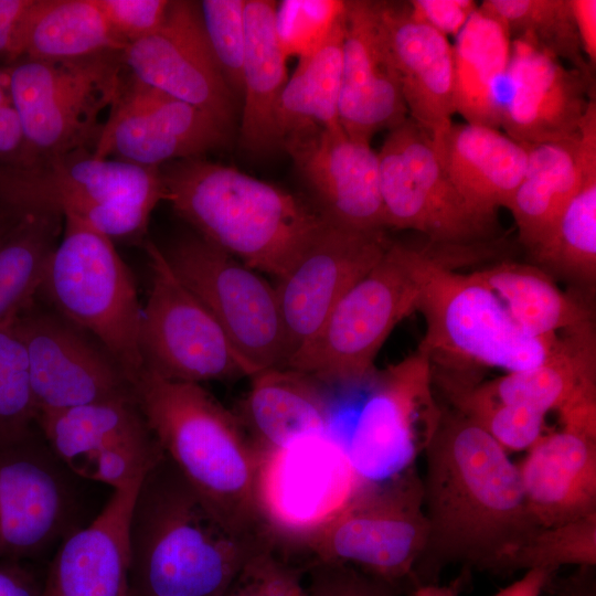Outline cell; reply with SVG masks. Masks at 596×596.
<instances>
[{
    "instance_id": "35",
    "label": "cell",
    "mask_w": 596,
    "mask_h": 596,
    "mask_svg": "<svg viewBox=\"0 0 596 596\" xmlns=\"http://www.w3.org/2000/svg\"><path fill=\"white\" fill-rule=\"evenodd\" d=\"M473 275L531 337H552L561 330L593 322L594 313L586 299L563 291L551 275L532 263L503 259Z\"/></svg>"
},
{
    "instance_id": "8",
    "label": "cell",
    "mask_w": 596,
    "mask_h": 596,
    "mask_svg": "<svg viewBox=\"0 0 596 596\" xmlns=\"http://www.w3.org/2000/svg\"><path fill=\"white\" fill-rule=\"evenodd\" d=\"M63 219L39 292L54 311L92 336L132 385L143 369L139 348L142 307L134 277L110 238L79 220Z\"/></svg>"
},
{
    "instance_id": "6",
    "label": "cell",
    "mask_w": 596,
    "mask_h": 596,
    "mask_svg": "<svg viewBox=\"0 0 596 596\" xmlns=\"http://www.w3.org/2000/svg\"><path fill=\"white\" fill-rule=\"evenodd\" d=\"M0 200L15 214L74 217L113 241L145 233L163 189L159 168L81 150L25 167L0 166Z\"/></svg>"
},
{
    "instance_id": "49",
    "label": "cell",
    "mask_w": 596,
    "mask_h": 596,
    "mask_svg": "<svg viewBox=\"0 0 596 596\" xmlns=\"http://www.w3.org/2000/svg\"><path fill=\"white\" fill-rule=\"evenodd\" d=\"M24 134L12 103L0 107V166L14 167L21 162Z\"/></svg>"
},
{
    "instance_id": "44",
    "label": "cell",
    "mask_w": 596,
    "mask_h": 596,
    "mask_svg": "<svg viewBox=\"0 0 596 596\" xmlns=\"http://www.w3.org/2000/svg\"><path fill=\"white\" fill-rule=\"evenodd\" d=\"M345 9V0H283L277 2L275 30L287 57H302L330 34Z\"/></svg>"
},
{
    "instance_id": "23",
    "label": "cell",
    "mask_w": 596,
    "mask_h": 596,
    "mask_svg": "<svg viewBox=\"0 0 596 596\" xmlns=\"http://www.w3.org/2000/svg\"><path fill=\"white\" fill-rule=\"evenodd\" d=\"M286 151L329 221L362 231L387 230L380 188L377 152L349 137L342 127L287 138Z\"/></svg>"
},
{
    "instance_id": "53",
    "label": "cell",
    "mask_w": 596,
    "mask_h": 596,
    "mask_svg": "<svg viewBox=\"0 0 596 596\" xmlns=\"http://www.w3.org/2000/svg\"><path fill=\"white\" fill-rule=\"evenodd\" d=\"M555 571L547 568H532L500 589L494 596H543L544 590L553 578Z\"/></svg>"
},
{
    "instance_id": "9",
    "label": "cell",
    "mask_w": 596,
    "mask_h": 596,
    "mask_svg": "<svg viewBox=\"0 0 596 596\" xmlns=\"http://www.w3.org/2000/svg\"><path fill=\"white\" fill-rule=\"evenodd\" d=\"M6 66L10 99L24 134L30 166L93 151L124 83L120 53L70 61L17 60Z\"/></svg>"
},
{
    "instance_id": "19",
    "label": "cell",
    "mask_w": 596,
    "mask_h": 596,
    "mask_svg": "<svg viewBox=\"0 0 596 596\" xmlns=\"http://www.w3.org/2000/svg\"><path fill=\"white\" fill-rule=\"evenodd\" d=\"M18 323L38 414L134 394L115 359L56 311L33 309L30 302Z\"/></svg>"
},
{
    "instance_id": "7",
    "label": "cell",
    "mask_w": 596,
    "mask_h": 596,
    "mask_svg": "<svg viewBox=\"0 0 596 596\" xmlns=\"http://www.w3.org/2000/svg\"><path fill=\"white\" fill-rule=\"evenodd\" d=\"M427 540L423 482L414 466L383 482H361L336 514L287 551L304 564L351 565L406 592Z\"/></svg>"
},
{
    "instance_id": "20",
    "label": "cell",
    "mask_w": 596,
    "mask_h": 596,
    "mask_svg": "<svg viewBox=\"0 0 596 596\" xmlns=\"http://www.w3.org/2000/svg\"><path fill=\"white\" fill-rule=\"evenodd\" d=\"M68 475L35 434L0 445V561L38 556L73 531Z\"/></svg>"
},
{
    "instance_id": "29",
    "label": "cell",
    "mask_w": 596,
    "mask_h": 596,
    "mask_svg": "<svg viewBox=\"0 0 596 596\" xmlns=\"http://www.w3.org/2000/svg\"><path fill=\"white\" fill-rule=\"evenodd\" d=\"M595 145V99L588 105L577 138L526 145L525 171L508 210L528 253L549 236L578 191L588 151Z\"/></svg>"
},
{
    "instance_id": "14",
    "label": "cell",
    "mask_w": 596,
    "mask_h": 596,
    "mask_svg": "<svg viewBox=\"0 0 596 596\" xmlns=\"http://www.w3.org/2000/svg\"><path fill=\"white\" fill-rule=\"evenodd\" d=\"M150 287L141 308L143 368L175 382L224 381L254 372L212 313L179 279L161 248L146 244Z\"/></svg>"
},
{
    "instance_id": "30",
    "label": "cell",
    "mask_w": 596,
    "mask_h": 596,
    "mask_svg": "<svg viewBox=\"0 0 596 596\" xmlns=\"http://www.w3.org/2000/svg\"><path fill=\"white\" fill-rule=\"evenodd\" d=\"M433 139L450 181L472 207L490 216L509 209L525 171L526 145L468 123H451Z\"/></svg>"
},
{
    "instance_id": "41",
    "label": "cell",
    "mask_w": 596,
    "mask_h": 596,
    "mask_svg": "<svg viewBox=\"0 0 596 596\" xmlns=\"http://www.w3.org/2000/svg\"><path fill=\"white\" fill-rule=\"evenodd\" d=\"M18 315L0 324V445L31 437L36 426L38 406Z\"/></svg>"
},
{
    "instance_id": "13",
    "label": "cell",
    "mask_w": 596,
    "mask_h": 596,
    "mask_svg": "<svg viewBox=\"0 0 596 596\" xmlns=\"http://www.w3.org/2000/svg\"><path fill=\"white\" fill-rule=\"evenodd\" d=\"M347 438L339 444L362 483L390 480L415 466L441 415L430 359L422 349L374 375Z\"/></svg>"
},
{
    "instance_id": "36",
    "label": "cell",
    "mask_w": 596,
    "mask_h": 596,
    "mask_svg": "<svg viewBox=\"0 0 596 596\" xmlns=\"http://www.w3.org/2000/svg\"><path fill=\"white\" fill-rule=\"evenodd\" d=\"M345 11V9H344ZM344 12L327 39L299 62L281 92L276 110L280 150L289 137L322 128H339Z\"/></svg>"
},
{
    "instance_id": "39",
    "label": "cell",
    "mask_w": 596,
    "mask_h": 596,
    "mask_svg": "<svg viewBox=\"0 0 596 596\" xmlns=\"http://www.w3.org/2000/svg\"><path fill=\"white\" fill-rule=\"evenodd\" d=\"M433 384L446 406L480 427L507 453L528 450L543 435L545 414L498 400L472 374L433 368Z\"/></svg>"
},
{
    "instance_id": "31",
    "label": "cell",
    "mask_w": 596,
    "mask_h": 596,
    "mask_svg": "<svg viewBox=\"0 0 596 596\" xmlns=\"http://www.w3.org/2000/svg\"><path fill=\"white\" fill-rule=\"evenodd\" d=\"M551 353L538 365L480 383L507 403L547 412L596 402L594 321L563 331Z\"/></svg>"
},
{
    "instance_id": "17",
    "label": "cell",
    "mask_w": 596,
    "mask_h": 596,
    "mask_svg": "<svg viewBox=\"0 0 596 596\" xmlns=\"http://www.w3.org/2000/svg\"><path fill=\"white\" fill-rule=\"evenodd\" d=\"M391 242L386 230H355L324 217L275 286L288 360L316 337L339 301L381 259Z\"/></svg>"
},
{
    "instance_id": "33",
    "label": "cell",
    "mask_w": 596,
    "mask_h": 596,
    "mask_svg": "<svg viewBox=\"0 0 596 596\" xmlns=\"http://www.w3.org/2000/svg\"><path fill=\"white\" fill-rule=\"evenodd\" d=\"M125 47L95 0H31L7 65L21 58L79 60L120 53Z\"/></svg>"
},
{
    "instance_id": "51",
    "label": "cell",
    "mask_w": 596,
    "mask_h": 596,
    "mask_svg": "<svg viewBox=\"0 0 596 596\" xmlns=\"http://www.w3.org/2000/svg\"><path fill=\"white\" fill-rule=\"evenodd\" d=\"M582 52L592 71L596 65V0H570Z\"/></svg>"
},
{
    "instance_id": "28",
    "label": "cell",
    "mask_w": 596,
    "mask_h": 596,
    "mask_svg": "<svg viewBox=\"0 0 596 596\" xmlns=\"http://www.w3.org/2000/svg\"><path fill=\"white\" fill-rule=\"evenodd\" d=\"M234 413L259 457L331 434L332 407L320 381L288 366L260 370Z\"/></svg>"
},
{
    "instance_id": "38",
    "label": "cell",
    "mask_w": 596,
    "mask_h": 596,
    "mask_svg": "<svg viewBox=\"0 0 596 596\" xmlns=\"http://www.w3.org/2000/svg\"><path fill=\"white\" fill-rule=\"evenodd\" d=\"M17 216L0 233V324L33 301L63 231V216L54 212Z\"/></svg>"
},
{
    "instance_id": "56",
    "label": "cell",
    "mask_w": 596,
    "mask_h": 596,
    "mask_svg": "<svg viewBox=\"0 0 596 596\" xmlns=\"http://www.w3.org/2000/svg\"><path fill=\"white\" fill-rule=\"evenodd\" d=\"M567 596H596L595 585L594 583L581 585L574 588Z\"/></svg>"
},
{
    "instance_id": "40",
    "label": "cell",
    "mask_w": 596,
    "mask_h": 596,
    "mask_svg": "<svg viewBox=\"0 0 596 596\" xmlns=\"http://www.w3.org/2000/svg\"><path fill=\"white\" fill-rule=\"evenodd\" d=\"M479 7L499 19L511 39L531 38L572 68L593 77L581 49L570 0H485Z\"/></svg>"
},
{
    "instance_id": "37",
    "label": "cell",
    "mask_w": 596,
    "mask_h": 596,
    "mask_svg": "<svg viewBox=\"0 0 596 596\" xmlns=\"http://www.w3.org/2000/svg\"><path fill=\"white\" fill-rule=\"evenodd\" d=\"M532 264L589 295L596 283V145L587 155L582 184L549 236L529 252Z\"/></svg>"
},
{
    "instance_id": "48",
    "label": "cell",
    "mask_w": 596,
    "mask_h": 596,
    "mask_svg": "<svg viewBox=\"0 0 596 596\" xmlns=\"http://www.w3.org/2000/svg\"><path fill=\"white\" fill-rule=\"evenodd\" d=\"M412 13L445 36H457L479 4L473 0H411Z\"/></svg>"
},
{
    "instance_id": "34",
    "label": "cell",
    "mask_w": 596,
    "mask_h": 596,
    "mask_svg": "<svg viewBox=\"0 0 596 596\" xmlns=\"http://www.w3.org/2000/svg\"><path fill=\"white\" fill-rule=\"evenodd\" d=\"M510 51L507 28L478 7L453 46L455 109L468 124L501 127Z\"/></svg>"
},
{
    "instance_id": "47",
    "label": "cell",
    "mask_w": 596,
    "mask_h": 596,
    "mask_svg": "<svg viewBox=\"0 0 596 596\" xmlns=\"http://www.w3.org/2000/svg\"><path fill=\"white\" fill-rule=\"evenodd\" d=\"M115 35L127 46L156 32L168 0H95Z\"/></svg>"
},
{
    "instance_id": "15",
    "label": "cell",
    "mask_w": 596,
    "mask_h": 596,
    "mask_svg": "<svg viewBox=\"0 0 596 596\" xmlns=\"http://www.w3.org/2000/svg\"><path fill=\"white\" fill-rule=\"evenodd\" d=\"M36 427L71 475L113 490L141 480L164 455L134 394L39 412Z\"/></svg>"
},
{
    "instance_id": "22",
    "label": "cell",
    "mask_w": 596,
    "mask_h": 596,
    "mask_svg": "<svg viewBox=\"0 0 596 596\" xmlns=\"http://www.w3.org/2000/svg\"><path fill=\"white\" fill-rule=\"evenodd\" d=\"M593 77L565 66L528 36L511 39L501 127L524 145L575 139L589 103Z\"/></svg>"
},
{
    "instance_id": "1",
    "label": "cell",
    "mask_w": 596,
    "mask_h": 596,
    "mask_svg": "<svg viewBox=\"0 0 596 596\" xmlns=\"http://www.w3.org/2000/svg\"><path fill=\"white\" fill-rule=\"evenodd\" d=\"M424 455L428 540L413 582L426 576L429 583L453 563L503 572L508 557L539 529L518 465L486 432L446 405Z\"/></svg>"
},
{
    "instance_id": "5",
    "label": "cell",
    "mask_w": 596,
    "mask_h": 596,
    "mask_svg": "<svg viewBox=\"0 0 596 596\" xmlns=\"http://www.w3.org/2000/svg\"><path fill=\"white\" fill-rule=\"evenodd\" d=\"M132 392L163 453L205 503L236 529L270 534L257 497L259 456L236 415L201 384L146 368Z\"/></svg>"
},
{
    "instance_id": "57",
    "label": "cell",
    "mask_w": 596,
    "mask_h": 596,
    "mask_svg": "<svg viewBox=\"0 0 596 596\" xmlns=\"http://www.w3.org/2000/svg\"><path fill=\"white\" fill-rule=\"evenodd\" d=\"M6 227L3 226V223H2V216L0 214V233L4 230Z\"/></svg>"
},
{
    "instance_id": "2",
    "label": "cell",
    "mask_w": 596,
    "mask_h": 596,
    "mask_svg": "<svg viewBox=\"0 0 596 596\" xmlns=\"http://www.w3.org/2000/svg\"><path fill=\"white\" fill-rule=\"evenodd\" d=\"M274 542L220 518L164 454L131 508L132 596H224L244 564Z\"/></svg>"
},
{
    "instance_id": "42",
    "label": "cell",
    "mask_w": 596,
    "mask_h": 596,
    "mask_svg": "<svg viewBox=\"0 0 596 596\" xmlns=\"http://www.w3.org/2000/svg\"><path fill=\"white\" fill-rule=\"evenodd\" d=\"M596 565V513L536 529L505 561L503 572Z\"/></svg>"
},
{
    "instance_id": "27",
    "label": "cell",
    "mask_w": 596,
    "mask_h": 596,
    "mask_svg": "<svg viewBox=\"0 0 596 596\" xmlns=\"http://www.w3.org/2000/svg\"><path fill=\"white\" fill-rule=\"evenodd\" d=\"M518 465L539 528L596 513V437L561 427L543 434Z\"/></svg>"
},
{
    "instance_id": "25",
    "label": "cell",
    "mask_w": 596,
    "mask_h": 596,
    "mask_svg": "<svg viewBox=\"0 0 596 596\" xmlns=\"http://www.w3.org/2000/svg\"><path fill=\"white\" fill-rule=\"evenodd\" d=\"M141 480L113 490L88 525L61 541L40 596H132L129 519Z\"/></svg>"
},
{
    "instance_id": "50",
    "label": "cell",
    "mask_w": 596,
    "mask_h": 596,
    "mask_svg": "<svg viewBox=\"0 0 596 596\" xmlns=\"http://www.w3.org/2000/svg\"><path fill=\"white\" fill-rule=\"evenodd\" d=\"M42 582L25 561H0V596H40Z\"/></svg>"
},
{
    "instance_id": "43",
    "label": "cell",
    "mask_w": 596,
    "mask_h": 596,
    "mask_svg": "<svg viewBox=\"0 0 596 596\" xmlns=\"http://www.w3.org/2000/svg\"><path fill=\"white\" fill-rule=\"evenodd\" d=\"M246 0L198 2L203 29L220 72L233 96H243Z\"/></svg>"
},
{
    "instance_id": "10",
    "label": "cell",
    "mask_w": 596,
    "mask_h": 596,
    "mask_svg": "<svg viewBox=\"0 0 596 596\" xmlns=\"http://www.w3.org/2000/svg\"><path fill=\"white\" fill-rule=\"evenodd\" d=\"M456 269L437 268L417 305L426 323L418 348L427 352L432 366L470 373L477 366L514 372L540 364L560 336L526 334L473 273Z\"/></svg>"
},
{
    "instance_id": "45",
    "label": "cell",
    "mask_w": 596,
    "mask_h": 596,
    "mask_svg": "<svg viewBox=\"0 0 596 596\" xmlns=\"http://www.w3.org/2000/svg\"><path fill=\"white\" fill-rule=\"evenodd\" d=\"M224 596H307L305 566L274 542L244 564Z\"/></svg>"
},
{
    "instance_id": "4",
    "label": "cell",
    "mask_w": 596,
    "mask_h": 596,
    "mask_svg": "<svg viewBox=\"0 0 596 596\" xmlns=\"http://www.w3.org/2000/svg\"><path fill=\"white\" fill-rule=\"evenodd\" d=\"M393 241L381 259L343 296L316 337L285 366L322 384L359 386L376 374L375 358L393 329L416 311L439 267L459 268L493 258L503 241L457 245Z\"/></svg>"
},
{
    "instance_id": "21",
    "label": "cell",
    "mask_w": 596,
    "mask_h": 596,
    "mask_svg": "<svg viewBox=\"0 0 596 596\" xmlns=\"http://www.w3.org/2000/svg\"><path fill=\"white\" fill-rule=\"evenodd\" d=\"M120 61L137 81L196 107L231 130L234 96L213 56L198 2L170 1L160 28L128 44Z\"/></svg>"
},
{
    "instance_id": "32",
    "label": "cell",
    "mask_w": 596,
    "mask_h": 596,
    "mask_svg": "<svg viewBox=\"0 0 596 596\" xmlns=\"http://www.w3.org/2000/svg\"><path fill=\"white\" fill-rule=\"evenodd\" d=\"M277 2L246 0L241 146L255 156L279 150L276 110L288 81L287 57L276 35Z\"/></svg>"
},
{
    "instance_id": "16",
    "label": "cell",
    "mask_w": 596,
    "mask_h": 596,
    "mask_svg": "<svg viewBox=\"0 0 596 596\" xmlns=\"http://www.w3.org/2000/svg\"><path fill=\"white\" fill-rule=\"evenodd\" d=\"M360 483L333 435L259 457V510L285 549L336 514Z\"/></svg>"
},
{
    "instance_id": "24",
    "label": "cell",
    "mask_w": 596,
    "mask_h": 596,
    "mask_svg": "<svg viewBox=\"0 0 596 596\" xmlns=\"http://www.w3.org/2000/svg\"><path fill=\"white\" fill-rule=\"evenodd\" d=\"M408 118L377 1L345 0L339 121L344 132L370 142L380 130Z\"/></svg>"
},
{
    "instance_id": "55",
    "label": "cell",
    "mask_w": 596,
    "mask_h": 596,
    "mask_svg": "<svg viewBox=\"0 0 596 596\" xmlns=\"http://www.w3.org/2000/svg\"><path fill=\"white\" fill-rule=\"evenodd\" d=\"M11 103L6 66L0 67V107Z\"/></svg>"
},
{
    "instance_id": "46",
    "label": "cell",
    "mask_w": 596,
    "mask_h": 596,
    "mask_svg": "<svg viewBox=\"0 0 596 596\" xmlns=\"http://www.w3.org/2000/svg\"><path fill=\"white\" fill-rule=\"evenodd\" d=\"M307 596H401L405 588L345 564H305Z\"/></svg>"
},
{
    "instance_id": "3",
    "label": "cell",
    "mask_w": 596,
    "mask_h": 596,
    "mask_svg": "<svg viewBox=\"0 0 596 596\" xmlns=\"http://www.w3.org/2000/svg\"><path fill=\"white\" fill-rule=\"evenodd\" d=\"M159 170L163 200L199 236L277 279L324 222L318 209L234 167L196 157Z\"/></svg>"
},
{
    "instance_id": "54",
    "label": "cell",
    "mask_w": 596,
    "mask_h": 596,
    "mask_svg": "<svg viewBox=\"0 0 596 596\" xmlns=\"http://www.w3.org/2000/svg\"><path fill=\"white\" fill-rule=\"evenodd\" d=\"M408 596H459L456 585H439L435 582L413 583L406 589Z\"/></svg>"
},
{
    "instance_id": "11",
    "label": "cell",
    "mask_w": 596,
    "mask_h": 596,
    "mask_svg": "<svg viewBox=\"0 0 596 596\" xmlns=\"http://www.w3.org/2000/svg\"><path fill=\"white\" fill-rule=\"evenodd\" d=\"M377 158L386 228L412 230L443 244L498 238L497 216L477 211L460 195L433 136L413 119L389 130Z\"/></svg>"
},
{
    "instance_id": "12",
    "label": "cell",
    "mask_w": 596,
    "mask_h": 596,
    "mask_svg": "<svg viewBox=\"0 0 596 596\" xmlns=\"http://www.w3.org/2000/svg\"><path fill=\"white\" fill-rule=\"evenodd\" d=\"M162 252L254 374L286 365L288 347L276 287L260 273L199 235L180 238Z\"/></svg>"
},
{
    "instance_id": "18",
    "label": "cell",
    "mask_w": 596,
    "mask_h": 596,
    "mask_svg": "<svg viewBox=\"0 0 596 596\" xmlns=\"http://www.w3.org/2000/svg\"><path fill=\"white\" fill-rule=\"evenodd\" d=\"M230 131L206 113L131 76L124 79L93 155L160 168L224 146Z\"/></svg>"
},
{
    "instance_id": "52",
    "label": "cell",
    "mask_w": 596,
    "mask_h": 596,
    "mask_svg": "<svg viewBox=\"0 0 596 596\" xmlns=\"http://www.w3.org/2000/svg\"><path fill=\"white\" fill-rule=\"evenodd\" d=\"M31 0H0V58L7 65L20 21Z\"/></svg>"
},
{
    "instance_id": "26",
    "label": "cell",
    "mask_w": 596,
    "mask_h": 596,
    "mask_svg": "<svg viewBox=\"0 0 596 596\" xmlns=\"http://www.w3.org/2000/svg\"><path fill=\"white\" fill-rule=\"evenodd\" d=\"M377 7L408 117L436 136L456 113L453 46L412 13L408 1H377Z\"/></svg>"
}]
</instances>
